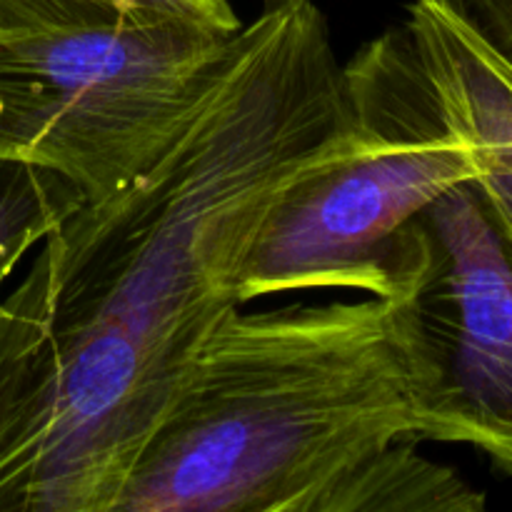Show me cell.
Listing matches in <instances>:
<instances>
[{"label":"cell","instance_id":"5","mask_svg":"<svg viewBox=\"0 0 512 512\" xmlns=\"http://www.w3.org/2000/svg\"><path fill=\"white\" fill-rule=\"evenodd\" d=\"M425 363L418 443H468L512 475V248L473 180L405 233L403 290Z\"/></svg>","mask_w":512,"mask_h":512},{"label":"cell","instance_id":"1","mask_svg":"<svg viewBox=\"0 0 512 512\" xmlns=\"http://www.w3.org/2000/svg\"><path fill=\"white\" fill-rule=\"evenodd\" d=\"M348 93L318 0H265L135 178L83 200L0 298V512H115L240 303L285 190L340 153Z\"/></svg>","mask_w":512,"mask_h":512},{"label":"cell","instance_id":"6","mask_svg":"<svg viewBox=\"0 0 512 512\" xmlns=\"http://www.w3.org/2000/svg\"><path fill=\"white\" fill-rule=\"evenodd\" d=\"M405 23L445 123L473 150L475 190L512 248V60L455 0H413Z\"/></svg>","mask_w":512,"mask_h":512},{"label":"cell","instance_id":"3","mask_svg":"<svg viewBox=\"0 0 512 512\" xmlns=\"http://www.w3.org/2000/svg\"><path fill=\"white\" fill-rule=\"evenodd\" d=\"M340 153L285 190L250 248L240 303L305 290H403L405 233L430 203L475 180L468 140L440 113L408 23L343 63Z\"/></svg>","mask_w":512,"mask_h":512},{"label":"cell","instance_id":"4","mask_svg":"<svg viewBox=\"0 0 512 512\" xmlns=\"http://www.w3.org/2000/svg\"><path fill=\"white\" fill-rule=\"evenodd\" d=\"M230 35L178 20L0 35V160L105 198L173 138Z\"/></svg>","mask_w":512,"mask_h":512},{"label":"cell","instance_id":"7","mask_svg":"<svg viewBox=\"0 0 512 512\" xmlns=\"http://www.w3.org/2000/svg\"><path fill=\"white\" fill-rule=\"evenodd\" d=\"M395 443L355 473L328 512H480L485 498L445 465Z\"/></svg>","mask_w":512,"mask_h":512},{"label":"cell","instance_id":"2","mask_svg":"<svg viewBox=\"0 0 512 512\" xmlns=\"http://www.w3.org/2000/svg\"><path fill=\"white\" fill-rule=\"evenodd\" d=\"M425 363L405 295L233 310L115 512H328L395 443L418 445Z\"/></svg>","mask_w":512,"mask_h":512},{"label":"cell","instance_id":"9","mask_svg":"<svg viewBox=\"0 0 512 512\" xmlns=\"http://www.w3.org/2000/svg\"><path fill=\"white\" fill-rule=\"evenodd\" d=\"M83 200L80 190L55 170L0 160V290L20 260Z\"/></svg>","mask_w":512,"mask_h":512},{"label":"cell","instance_id":"8","mask_svg":"<svg viewBox=\"0 0 512 512\" xmlns=\"http://www.w3.org/2000/svg\"><path fill=\"white\" fill-rule=\"evenodd\" d=\"M178 23L235 33L230 0H0V35L73 33L130 23Z\"/></svg>","mask_w":512,"mask_h":512},{"label":"cell","instance_id":"10","mask_svg":"<svg viewBox=\"0 0 512 512\" xmlns=\"http://www.w3.org/2000/svg\"><path fill=\"white\" fill-rule=\"evenodd\" d=\"M480 33L512 60V0H455Z\"/></svg>","mask_w":512,"mask_h":512}]
</instances>
